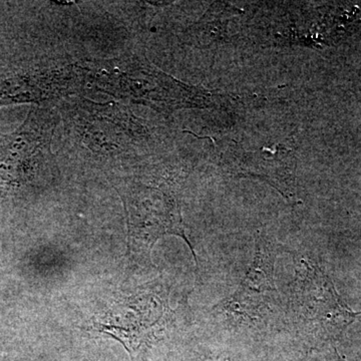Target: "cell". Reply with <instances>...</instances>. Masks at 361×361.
<instances>
[{"mask_svg": "<svg viewBox=\"0 0 361 361\" xmlns=\"http://www.w3.org/2000/svg\"><path fill=\"white\" fill-rule=\"evenodd\" d=\"M66 141L77 158L104 167L135 165L148 156L152 135L144 121L118 102L71 96L58 102Z\"/></svg>", "mask_w": 361, "mask_h": 361, "instance_id": "6da1fadb", "label": "cell"}, {"mask_svg": "<svg viewBox=\"0 0 361 361\" xmlns=\"http://www.w3.org/2000/svg\"><path fill=\"white\" fill-rule=\"evenodd\" d=\"M85 85L121 101L142 104L160 113L206 108L210 96L152 65L141 54H123L80 66Z\"/></svg>", "mask_w": 361, "mask_h": 361, "instance_id": "7a4b0ae2", "label": "cell"}, {"mask_svg": "<svg viewBox=\"0 0 361 361\" xmlns=\"http://www.w3.org/2000/svg\"><path fill=\"white\" fill-rule=\"evenodd\" d=\"M59 122L52 104L33 106L18 129L0 137V194L18 196L51 177L56 169L52 140Z\"/></svg>", "mask_w": 361, "mask_h": 361, "instance_id": "3957f363", "label": "cell"}, {"mask_svg": "<svg viewBox=\"0 0 361 361\" xmlns=\"http://www.w3.org/2000/svg\"><path fill=\"white\" fill-rule=\"evenodd\" d=\"M116 190L125 208L130 253L149 255L159 239L165 235H176L186 241L198 264L193 246L185 233L179 202L170 190L139 182L118 184Z\"/></svg>", "mask_w": 361, "mask_h": 361, "instance_id": "277c9868", "label": "cell"}, {"mask_svg": "<svg viewBox=\"0 0 361 361\" xmlns=\"http://www.w3.org/2000/svg\"><path fill=\"white\" fill-rule=\"evenodd\" d=\"M84 87L80 66L9 70L0 73V106L56 104Z\"/></svg>", "mask_w": 361, "mask_h": 361, "instance_id": "5b68a950", "label": "cell"}, {"mask_svg": "<svg viewBox=\"0 0 361 361\" xmlns=\"http://www.w3.org/2000/svg\"><path fill=\"white\" fill-rule=\"evenodd\" d=\"M294 319L298 329L314 332L348 322L349 312L342 307L329 277L318 266L302 261L293 289Z\"/></svg>", "mask_w": 361, "mask_h": 361, "instance_id": "8992f818", "label": "cell"}, {"mask_svg": "<svg viewBox=\"0 0 361 361\" xmlns=\"http://www.w3.org/2000/svg\"><path fill=\"white\" fill-rule=\"evenodd\" d=\"M270 246L256 245L255 256L248 272L224 310L246 319L264 318L276 301L274 255Z\"/></svg>", "mask_w": 361, "mask_h": 361, "instance_id": "52a82bcc", "label": "cell"}]
</instances>
